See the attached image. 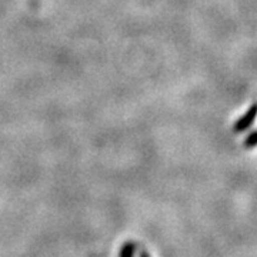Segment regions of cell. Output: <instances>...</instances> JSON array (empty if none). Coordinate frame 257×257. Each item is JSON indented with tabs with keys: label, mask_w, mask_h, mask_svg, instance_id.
<instances>
[{
	"label": "cell",
	"mask_w": 257,
	"mask_h": 257,
	"mask_svg": "<svg viewBox=\"0 0 257 257\" xmlns=\"http://www.w3.org/2000/svg\"><path fill=\"white\" fill-rule=\"evenodd\" d=\"M138 253V244L135 241H126L120 248L119 257H136Z\"/></svg>",
	"instance_id": "7a4b0ae2"
},
{
	"label": "cell",
	"mask_w": 257,
	"mask_h": 257,
	"mask_svg": "<svg viewBox=\"0 0 257 257\" xmlns=\"http://www.w3.org/2000/svg\"><path fill=\"white\" fill-rule=\"evenodd\" d=\"M256 116H257V103L256 104H253V106H250L247 113H246L243 117H240V119L236 121V124H234V132H236V133H241V132H244L246 128H248L251 124H253V121H254V119H256Z\"/></svg>",
	"instance_id": "6da1fadb"
},
{
	"label": "cell",
	"mask_w": 257,
	"mask_h": 257,
	"mask_svg": "<svg viewBox=\"0 0 257 257\" xmlns=\"http://www.w3.org/2000/svg\"><path fill=\"white\" fill-rule=\"evenodd\" d=\"M136 254H138V257H152L150 256V253H147L146 250H143V248H140L139 253H136Z\"/></svg>",
	"instance_id": "277c9868"
},
{
	"label": "cell",
	"mask_w": 257,
	"mask_h": 257,
	"mask_svg": "<svg viewBox=\"0 0 257 257\" xmlns=\"http://www.w3.org/2000/svg\"><path fill=\"white\" fill-rule=\"evenodd\" d=\"M257 146V132L254 133H251L247 139H246V147H254Z\"/></svg>",
	"instance_id": "3957f363"
}]
</instances>
